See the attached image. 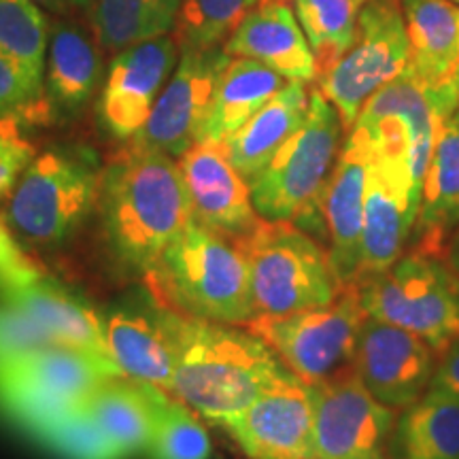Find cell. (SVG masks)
<instances>
[{"label": "cell", "mask_w": 459, "mask_h": 459, "mask_svg": "<svg viewBox=\"0 0 459 459\" xmlns=\"http://www.w3.org/2000/svg\"><path fill=\"white\" fill-rule=\"evenodd\" d=\"M434 90H436V94H438L440 102H443L445 111L449 115L455 111V108L459 107V62L451 71L449 77H446L445 82Z\"/></svg>", "instance_id": "60d3db41"}, {"label": "cell", "mask_w": 459, "mask_h": 459, "mask_svg": "<svg viewBox=\"0 0 459 459\" xmlns=\"http://www.w3.org/2000/svg\"><path fill=\"white\" fill-rule=\"evenodd\" d=\"M434 385H443L451 392L459 394V338H455L436 361V370L432 377ZM429 383V385H432Z\"/></svg>", "instance_id": "ab89813d"}, {"label": "cell", "mask_w": 459, "mask_h": 459, "mask_svg": "<svg viewBox=\"0 0 459 459\" xmlns=\"http://www.w3.org/2000/svg\"><path fill=\"white\" fill-rule=\"evenodd\" d=\"M49 344H54L51 338L30 315L15 304L0 300V366Z\"/></svg>", "instance_id": "d590c367"}, {"label": "cell", "mask_w": 459, "mask_h": 459, "mask_svg": "<svg viewBox=\"0 0 459 459\" xmlns=\"http://www.w3.org/2000/svg\"><path fill=\"white\" fill-rule=\"evenodd\" d=\"M409 37V71L438 88L459 62V4L453 0H400Z\"/></svg>", "instance_id": "484cf974"}, {"label": "cell", "mask_w": 459, "mask_h": 459, "mask_svg": "<svg viewBox=\"0 0 459 459\" xmlns=\"http://www.w3.org/2000/svg\"><path fill=\"white\" fill-rule=\"evenodd\" d=\"M283 77L251 57H232L217 83L200 141L223 143L283 88Z\"/></svg>", "instance_id": "f1b7e54d"}, {"label": "cell", "mask_w": 459, "mask_h": 459, "mask_svg": "<svg viewBox=\"0 0 459 459\" xmlns=\"http://www.w3.org/2000/svg\"><path fill=\"white\" fill-rule=\"evenodd\" d=\"M459 228V107L436 130L432 156L421 183V203L411 249L443 257L451 234Z\"/></svg>", "instance_id": "603a6c76"}, {"label": "cell", "mask_w": 459, "mask_h": 459, "mask_svg": "<svg viewBox=\"0 0 459 459\" xmlns=\"http://www.w3.org/2000/svg\"><path fill=\"white\" fill-rule=\"evenodd\" d=\"M313 459H389L395 411L361 385L353 366L311 385Z\"/></svg>", "instance_id": "7c38bea8"}, {"label": "cell", "mask_w": 459, "mask_h": 459, "mask_svg": "<svg viewBox=\"0 0 459 459\" xmlns=\"http://www.w3.org/2000/svg\"><path fill=\"white\" fill-rule=\"evenodd\" d=\"M453 3H455V4H459V0H453Z\"/></svg>", "instance_id": "bcb514c9"}, {"label": "cell", "mask_w": 459, "mask_h": 459, "mask_svg": "<svg viewBox=\"0 0 459 459\" xmlns=\"http://www.w3.org/2000/svg\"><path fill=\"white\" fill-rule=\"evenodd\" d=\"M366 162L368 149L353 130H349L317 203L328 238L332 271L342 287L358 283L359 274Z\"/></svg>", "instance_id": "d6986e66"}, {"label": "cell", "mask_w": 459, "mask_h": 459, "mask_svg": "<svg viewBox=\"0 0 459 459\" xmlns=\"http://www.w3.org/2000/svg\"><path fill=\"white\" fill-rule=\"evenodd\" d=\"M62 459H124L85 406V400L28 432Z\"/></svg>", "instance_id": "e575fe53"}, {"label": "cell", "mask_w": 459, "mask_h": 459, "mask_svg": "<svg viewBox=\"0 0 459 459\" xmlns=\"http://www.w3.org/2000/svg\"><path fill=\"white\" fill-rule=\"evenodd\" d=\"M49 22L32 0H0V57L20 68L43 94Z\"/></svg>", "instance_id": "4dcf8cb0"}, {"label": "cell", "mask_w": 459, "mask_h": 459, "mask_svg": "<svg viewBox=\"0 0 459 459\" xmlns=\"http://www.w3.org/2000/svg\"><path fill=\"white\" fill-rule=\"evenodd\" d=\"M232 57H251L287 82H317V60L285 0H260L223 43Z\"/></svg>", "instance_id": "7402d4cb"}, {"label": "cell", "mask_w": 459, "mask_h": 459, "mask_svg": "<svg viewBox=\"0 0 459 459\" xmlns=\"http://www.w3.org/2000/svg\"><path fill=\"white\" fill-rule=\"evenodd\" d=\"M364 319L358 285H349L325 307L277 317L255 315L245 328L260 336L291 375L307 385H317L351 366Z\"/></svg>", "instance_id": "9c48e42d"}, {"label": "cell", "mask_w": 459, "mask_h": 459, "mask_svg": "<svg viewBox=\"0 0 459 459\" xmlns=\"http://www.w3.org/2000/svg\"><path fill=\"white\" fill-rule=\"evenodd\" d=\"M443 260L449 264V268L459 277V228L451 234L443 249Z\"/></svg>", "instance_id": "b9f144b4"}, {"label": "cell", "mask_w": 459, "mask_h": 459, "mask_svg": "<svg viewBox=\"0 0 459 459\" xmlns=\"http://www.w3.org/2000/svg\"><path fill=\"white\" fill-rule=\"evenodd\" d=\"M260 0H181L172 37L179 49L221 48Z\"/></svg>", "instance_id": "836d02e7"}, {"label": "cell", "mask_w": 459, "mask_h": 459, "mask_svg": "<svg viewBox=\"0 0 459 459\" xmlns=\"http://www.w3.org/2000/svg\"><path fill=\"white\" fill-rule=\"evenodd\" d=\"M232 56L223 48L183 49L169 83L160 91L147 124L128 143L181 158L194 143Z\"/></svg>", "instance_id": "5bb4252c"}, {"label": "cell", "mask_w": 459, "mask_h": 459, "mask_svg": "<svg viewBox=\"0 0 459 459\" xmlns=\"http://www.w3.org/2000/svg\"><path fill=\"white\" fill-rule=\"evenodd\" d=\"M177 364L169 392L215 426L291 378L277 353L251 330L177 313Z\"/></svg>", "instance_id": "7a4b0ae2"}, {"label": "cell", "mask_w": 459, "mask_h": 459, "mask_svg": "<svg viewBox=\"0 0 459 459\" xmlns=\"http://www.w3.org/2000/svg\"><path fill=\"white\" fill-rule=\"evenodd\" d=\"M100 170L83 153L49 149L34 156L9 194L7 221L34 245L65 243L91 215Z\"/></svg>", "instance_id": "52a82bcc"}, {"label": "cell", "mask_w": 459, "mask_h": 459, "mask_svg": "<svg viewBox=\"0 0 459 459\" xmlns=\"http://www.w3.org/2000/svg\"><path fill=\"white\" fill-rule=\"evenodd\" d=\"M198 417L181 398L158 387L156 426L145 455L149 459H209L213 445Z\"/></svg>", "instance_id": "d6a6232c"}, {"label": "cell", "mask_w": 459, "mask_h": 459, "mask_svg": "<svg viewBox=\"0 0 459 459\" xmlns=\"http://www.w3.org/2000/svg\"><path fill=\"white\" fill-rule=\"evenodd\" d=\"M221 428L251 459H313V394L298 377L251 402Z\"/></svg>", "instance_id": "e0dca14e"}, {"label": "cell", "mask_w": 459, "mask_h": 459, "mask_svg": "<svg viewBox=\"0 0 459 459\" xmlns=\"http://www.w3.org/2000/svg\"><path fill=\"white\" fill-rule=\"evenodd\" d=\"M304 85L307 83H285L249 122L221 143L230 164L238 170L247 186L266 169L274 153L307 119L311 91Z\"/></svg>", "instance_id": "d4e9b609"}, {"label": "cell", "mask_w": 459, "mask_h": 459, "mask_svg": "<svg viewBox=\"0 0 459 459\" xmlns=\"http://www.w3.org/2000/svg\"><path fill=\"white\" fill-rule=\"evenodd\" d=\"M39 279H43L41 268L22 251L13 234L0 220V296L30 285Z\"/></svg>", "instance_id": "74e56055"}, {"label": "cell", "mask_w": 459, "mask_h": 459, "mask_svg": "<svg viewBox=\"0 0 459 459\" xmlns=\"http://www.w3.org/2000/svg\"><path fill=\"white\" fill-rule=\"evenodd\" d=\"M158 387L130 377H111L85 398L91 417L124 459L147 451L156 426Z\"/></svg>", "instance_id": "83f0119b"}, {"label": "cell", "mask_w": 459, "mask_h": 459, "mask_svg": "<svg viewBox=\"0 0 459 459\" xmlns=\"http://www.w3.org/2000/svg\"><path fill=\"white\" fill-rule=\"evenodd\" d=\"M37 3L39 7H43L45 11L54 15H71V0H32Z\"/></svg>", "instance_id": "7bdbcfd3"}, {"label": "cell", "mask_w": 459, "mask_h": 459, "mask_svg": "<svg viewBox=\"0 0 459 459\" xmlns=\"http://www.w3.org/2000/svg\"><path fill=\"white\" fill-rule=\"evenodd\" d=\"M234 245L247 262L255 315L325 307L342 291L328 249L291 221L262 220Z\"/></svg>", "instance_id": "5b68a950"}, {"label": "cell", "mask_w": 459, "mask_h": 459, "mask_svg": "<svg viewBox=\"0 0 459 459\" xmlns=\"http://www.w3.org/2000/svg\"><path fill=\"white\" fill-rule=\"evenodd\" d=\"M419 203H421V187L412 177L409 160L385 156V153L368 149L364 181L361 264L355 285L385 273L389 266L400 260L411 240L412 228H415Z\"/></svg>", "instance_id": "4fadbf2b"}, {"label": "cell", "mask_w": 459, "mask_h": 459, "mask_svg": "<svg viewBox=\"0 0 459 459\" xmlns=\"http://www.w3.org/2000/svg\"><path fill=\"white\" fill-rule=\"evenodd\" d=\"M177 164L192 203V220L200 226L234 243L262 221L249 186L230 164L221 143H194Z\"/></svg>", "instance_id": "ac0fdd59"}, {"label": "cell", "mask_w": 459, "mask_h": 459, "mask_svg": "<svg viewBox=\"0 0 459 459\" xmlns=\"http://www.w3.org/2000/svg\"><path fill=\"white\" fill-rule=\"evenodd\" d=\"M172 34L130 45L113 56L99 99V122L115 141L128 143L147 124L166 79L179 62Z\"/></svg>", "instance_id": "2e32d148"}, {"label": "cell", "mask_w": 459, "mask_h": 459, "mask_svg": "<svg viewBox=\"0 0 459 459\" xmlns=\"http://www.w3.org/2000/svg\"><path fill=\"white\" fill-rule=\"evenodd\" d=\"M45 113L43 94L32 88L20 68L0 57V122H13L22 113Z\"/></svg>", "instance_id": "8d00e7d4"}, {"label": "cell", "mask_w": 459, "mask_h": 459, "mask_svg": "<svg viewBox=\"0 0 459 459\" xmlns=\"http://www.w3.org/2000/svg\"><path fill=\"white\" fill-rule=\"evenodd\" d=\"M96 209L115 260L141 274L192 220L177 160L132 143L102 166Z\"/></svg>", "instance_id": "6da1fadb"}, {"label": "cell", "mask_w": 459, "mask_h": 459, "mask_svg": "<svg viewBox=\"0 0 459 459\" xmlns=\"http://www.w3.org/2000/svg\"><path fill=\"white\" fill-rule=\"evenodd\" d=\"M438 355L412 332L366 317L351 366L361 385L392 411H404L428 392Z\"/></svg>", "instance_id": "9a60e30c"}, {"label": "cell", "mask_w": 459, "mask_h": 459, "mask_svg": "<svg viewBox=\"0 0 459 459\" xmlns=\"http://www.w3.org/2000/svg\"><path fill=\"white\" fill-rule=\"evenodd\" d=\"M177 313L153 300L122 307L107 319L108 351L124 377L153 383L169 392L177 364Z\"/></svg>", "instance_id": "44dd1931"}, {"label": "cell", "mask_w": 459, "mask_h": 459, "mask_svg": "<svg viewBox=\"0 0 459 459\" xmlns=\"http://www.w3.org/2000/svg\"><path fill=\"white\" fill-rule=\"evenodd\" d=\"M355 3H358V4H366V3H370V0H355Z\"/></svg>", "instance_id": "f6af8a7d"}, {"label": "cell", "mask_w": 459, "mask_h": 459, "mask_svg": "<svg viewBox=\"0 0 459 459\" xmlns=\"http://www.w3.org/2000/svg\"><path fill=\"white\" fill-rule=\"evenodd\" d=\"M179 4L181 0H96L88 24L102 51L117 54L172 32Z\"/></svg>", "instance_id": "f546056e"}, {"label": "cell", "mask_w": 459, "mask_h": 459, "mask_svg": "<svg viewBox=\"0 0 459 459\" xmlns=\"http://www.w3.org/2000/svg\"><path fill=\"white\" fill-rule=\"evenodd\" d=\"M366 317L423 338L436 355L459 338V277L440 255L411 249L358 285Z\"/></svg>", "instance_id": "8992f818"}, {"label": "cell", "mask_w": 459, "mask_h": 459, "mask_svg": "<svg viewBox=\"0 0 459 459\" xmlns=\"http://www.w3.org/2000/svg\"><path fill=\"white\" fill-rule=\"evenodd\" d=\"M389 459H459V394L429 385L395 419Z\"/></svg>", "instance_id": "4316f807"}, {"label": "cell", "mask_w": 459, "mask_h": 459, "mask_svg": "<svg viewBox=\"0 0 459 459\" xmlns=\"http://www.w3.org/2000/svg\"><path fill=\"white\" fill-rule=\"evenodd\" d=\"M409 65V37L400 0H370L358 15V37L347 54L319 73L317 90L351 130L370 96Z\"/></svg>", "instance_id": "30bf717a"}, {"label": "cell", "mask_w": 459, "mask_h": 459, "mask_svg": "<svg viewBox=\"0 0 459 459\" xmlns=\"http://www.w3.org/2000/svg\"><path fill=\"white\" fill-rule=\"evenodd\" d=\"M342 130L332 102L313 90L304 124L249 183L260 220L291 221L315 240L325 237L317 203L341 153Z\"/></svg>", "instance_id": "277c9868"}, {"label": "cell", "mask_w": 459, "mask_h": 459, "mask_svg": "<svg viewBox=\"0 0 459 459\" xmlns=\"http://www.w3.org/2000/svg\"><path fill=\"white\" fill-rule=\"evenodd\" d=\"M449 117L434 88L406 71L370 96L353 124L370 152L406 158L421 187L438 126Z\"/></svg>", "instance_id": "8fae6325"}, {"label": "cell", "mask_w": 459, "mask_h": 459, "mask_svg": "<svg viewBox=\"0 0 459 459\" xmlns=\"http://www.w3.org/2000/svg\"><path fill=\"white\" fill-rule=\"evenodd\" d=\"M45 60V115L74 117L90 105L102 79V48L91 32L71 15H56L49 24Z\"/></svg>", "instance_id": "ffe728a7"}, {"label": "cell", "mask_w": 459, "mask_h": 459, "mask_svg": "<svg viewBox=\"0 0 459 459\" xmlns=\"http://www.w3.org/2000/svg\"><path fill=\"white\" fill-rule=\"evenodd\" d=\"M34 160V147L15 132V126L0 122V198L9 196Z\"/></svg>", "instance_id": "f35d334b"}, {"label": "cell", "mask_w": 459, "mask_h": 459, "mask_svg": "<svg viewBox=\"0 0 459 459\" xmlns=\"http://www.w3.org/2000/svg\"><path fill=\"white\" fill-rule=\"evenodd\" d=\"M124 377L111 359L49 344L0 366V412L30 432L71 411L105 378Z\"/></svg>", "instance_id": "ba28073f"}, {"label": "cell", "mask_w": 459, "mask_h": 459, "mask_svg": "<svg viewBox=\"0 0 459 459\" xmlns=\"http://www.w3.org/2000/svg\"><path fill=\"white\" fill-rule=\"evenodd\" d=\"M294 4L319 73L328 71L358 37L359 4L355 0H294Z\"/></svg>", "instance_id": "1f68e13d"}, {"label": "cell", "mask_w": 459, "mask_h": 459, "mask_svg": "<svg viewBox=\"0 0 459 459\" xmlns=\"http://www.w3.org/2000/svg\"><path fill=\"white\" fill-rule=\"evenodd\" d=\"M96 0H71V11L77 15H83V20H88L91 9H94Z\"/></svg>", "instance_id": "ee69618b"}, {"label": "cell", "mask_w": 459, "mask_h": 459, "mask_svg": "<svg viewBox=\"0 0 459 459\" xmlns=\"http://www.w3.org/2000/svg\"><path fill=\"white\" fill-rule=\"evenodd\" d=\"M0 300L15 304L41 325L54 344L111 359L107 342V321L85 304L82 298L66 291L48 277L0 296Z\"/></svg>", "instance_id": "cb8c5ba5"}, {"label": "cell", "mask_w": 459, "mask_h": 459, "mask_svg": "<svg viewBox=\"0 0 459 459\" xmlns=\"http://www.w3.org/2000/svg\"><path fill=\"white\" fill-rule=\"evenodd\" d=\"M143 281L149 298L186 317L247 325L255 315L249 271L238 247L194 220Z\"/></svg>", "instance_id": "3957f363"}]
</instances>
